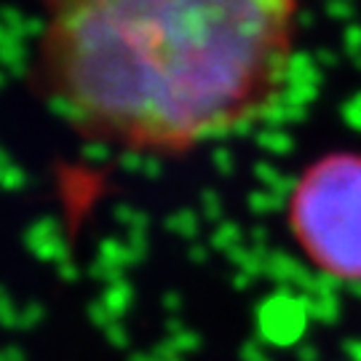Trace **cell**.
Listing matches in <instances>:
<instances>
[{
    "instance_id": "cell-1",
    "label": "cell",
    "mask_w": 361,
    "mask_h": 361,
    "mask_svg": "<svg viewBox=\"0 0 361 361\" xmlns=\"http://www.w3.org/2000/svg\"><path fill=\"white\" fill-rule=\"evenodd\" d=\"M32 78L70 129L182 155L271 113L300 0H43Z\"/></svg>"
},
{
    "instance_id": "cell-2",
    "label": "cell",
    "mask_w": 361,
    "mask_h": 361,
    "mask_svg": "<svg viewBox=\"0 0 361 361\" xmlns=\"http://www.w3.org/2000/svg\"><path fill=\"white\" fill-rule=\"evenodd\" d=\"M286 225L316 271L361 284V153L313 161L289 193Z\"/></svg>"
}]
</instances>
